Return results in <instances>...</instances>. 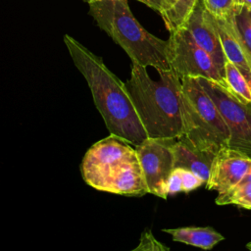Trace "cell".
<instances>
[{
  "mask_svg": "<svg viewBox=\"0 0 251 251\" xmlns=\"http://www.w3.org/2000/svg\"><path fill=\"white\" fill-rule=\"evenodd\" d=\"M64 42L75 66L84 76L94 104L110 134L132 146L141 144L148 135L126 83L107 68L101 57L92 53L73 36L65 34Z\"/></svg>",
  "mask_w": 251,
  "mask_h": 251,
  "instance_id": "1",
  "label": "cell"
},
{
  "mask_svg": "<svg viewBox=\"0 0 251 251\" xmlns=\"http://www.w3.org/2000/svg\"><path fill=\"white\" fill-rule=\"evenodd\" d=\"M158 74L153 80L145 67L132 63L125 83L148 137L178 138L183 134L181 78L172 69Z\"/></svg>",
  "mask_w": 251,
  "mask_h": 251,
  "instance_id": "2",
  "label": "cell"
},
{
  "mask_svg": "<svg viewBox=\"0 0 251 251\" xmlns=\"http://www.w3.org/2000/svg\"><path fill=\"white\" fill-rule=\"evenodd\" d=\"M89 15L115 43L124 49L132 63L157 72L171 70L168 40L161 39L135 19L127 0H100L89 3Z\"/></svg>",
  "mask_w": 251,
  "mask_h": 251,
  "instance_id": "3",
  "label": "cell"
},
{
  "mask_svg": "<svg viewBox=\"0 0 251 251\" xmlns=\"http://www.w3.org/2000/svg\"><path fill=\"white\" fill-rule=\"evenodd\" d=\"M181 113L183 134L180 137L194 147L217 154L228 146V127L197 77H181Z\"/></svg>",
  "mask_w": 251,
  "mask_h": 251,
  "instance_id": "4",
  "label": "cell"
},
{
  "mask_svg": "<svg viewBox=\"0 0 251 251\" xmlns=\"http://www.w3.org/2000/svg\"><path fill=\"white\" fill-rule=\"evenodd\" d=\"M222 114L229 130L228 148L251 159V102L240 101L226 84L197 77Z\"/></svg>",
  "mask_w": 251,
  "mask_h": 251,
  "instance_id": "5",
  "label": "cell"
},
{
  "mask_svg": "<svg viewBox=\"0 0 251 251\" xmlns=\"http://www.w3.org/2000/svg\"><path fill=\"white\" fill-rule=\"evenodd\" d=\"M168 42L171 69L180 78L184 76L206 77L226 84L225 77L212 57L194 41L184 26L170 32Z\"/></svg>",
  "mask_w": 251,
  "mask_h": 251,
  "instance_id": "6",
  "label": "cell"
},
{
  "mask_svg": "<svg viewBox=\"0 0 251 251\" xmlns=\"http://www.w3.org/2000/svg\"><path fill=\"white\" fill-rule=\"evenodd\" d=\"M136 157L135 147L110 134L94 143L85 153L80 165L81 176L89 186L98 189L118 167Z\"/></svg>",
  "mask_w": 251,
  "mask_h": 251,
  "instance_id": "7",
  "label": "cell"
},
{
  "mask_svg": "<svg viewBox=\"0 0 251 251\" xmlns=\"http://www.w3.org/2000/svg\"><path fill=\"white\" fill-rule=\"evenodd\" d=\"M176 138L148 137L134 146L142 168L148 193L166 199L167 182L174 166L173 144Z\"/></svg>",
  "mask_w": 251,
  "mask_h": 251,
  "instance_id": "8",
  "label": "cell"
},
{
  "mask_svg": "<svg viewBox=\"0 0 251 251\" xmlns=\"http://www.w3.org/2000/svg\"><path fill=\"white\" fill-rule=\"evenodd\" d=\"M183 26L194 41L212 57L225 77V65L227 60L222 46L214 16L206 9L203 0H198Z\"/></svg>",
  "mask_w": 251,
  "mask_h": 251,
  "instance_id": "9",
  "label": "cell"
},
{
  "mask_svg": "<svg viewBox=\"0 0 251 251\" xmlns=\"http://www.w3.org/2000/svg\"><path fill=\"white\" fill-rule=\"evenodd\" d=\"M250 168V158L225 147L214 157L206 188L225 193L238 185Z\"/></svg>",
  "mask_w": 251,
  "mask_h": 251,
  "instance_id": "10",
  "label": "cell"
},
{
  "mask_svg": "<svg viewBox=\"0 0 251 251\" xmlns=\"http://www.w3.org/2000/svg\"><path fill=\"white\" fill-rule=\"evenodd\" d=\"M97 190L126 196H142L148 193L138 158L126 161L118 167Z\"/></svg>",
  "mask_w": 251,
  "mask_h": 251,
  "instance_id": "11",
  "label": "cell"
},
{
  "mask_svg": "<svg viewBox=\"0 0 251 251\" xmlns=\"http://www.w3.org/2000/svg\"><path fill=\"white\" fill-rule=\"evenodd\" d=\"M233 17L234 16L229 18L214 17V20L226 60L238 68L251 85V57L240 40Z\"/></svg>",
  "mask_w": 251,
  "mask_h": 251,
  "instance_id": "12",
  "label": "cell"
},
{
  "mask_svg": "<svg viewBox=\"0 0 251 251\" xmlns=\"http://www.w3.org/2000/svg\"><path fill=\"white\" fill-rule=\"evenodd\" d=\"M174 166L189 170L199 176L206 183L209 178L215 153L197 149L182 137H178L173 144Z\"/></svg>",
  "mask_w": 251,
  "mask_h": 251,
  "instance_id": "13",
  "label": "cell"
},
{
  "mask_svg": "<svg viewBox=\"0 0 251 251\" xmlns=\"http://www.w3.org/2000/svg\"><path fill=\"white\" fill-rule=\"evenodd\" d=\"M162 231L172 235L174 241L199 247L205 250L212 249L225 237L211 226H184L164 228Z\"/></svg>",
  "mask_w": 251,
  "mask_h": 251,
  "instance_id": "14",
  "label": "cell"
},
{
  "mask_svg": "<svg viewBox=\"0 0 251 251\" xmlns=\"http://www.w3.org/2000/svg\"><path fill=\"white\" fill-rule=\"evenodd\" d=\"M197 2L198 0H162L160 16L169 32L185 25Z\"/></svg>",
  "mask_w": 251,
  "mask_h": 251,
  "instance_id": "15",
  "label": "cell"
},
{
  "mask_svg": "<svg viewBox=\"0 0 251 251\" xmlns=\"http://www.w3.org/2000/svg\"><path fill=\"white\" fill-rule=\"evenodd\" d=\"M225 80L228 89L240 101L251 102V85L238 68L229 61L225 65Z\"/></svg>",
  "mask_w": 251,
  "mask_h": 251,
  "instance_id": "16",
  "label": "cell"
},
{
  "mask_svg": "<svg viewBox=\"0 0 251 251\" xmlns=\"http://www.w3.org/2000/svg\"><path fill=\"white\" fill-rule=\"evenodd\" d=\"M215 202L217 205H235L251 210V182L239 183L232 189L218 194Z\"/></svg>",
  "mask_w": 251,
  "mask_h": 251,
  "instance_id": "17",
  "label": "cell"
},
{
  "mask_svg": "<svg viewBox=\"0 0 251 251\" xmlns=\"http://www.w3.org/2000/svg\"><path fill=\"white\" fill-rule=\"evenodd\" d=\"M233 21L240 40L251 57V13L247 9L241 8L235 13Z\"/></svg>",
  "mask_w": 251,
  "mask_h": 251,
  "instance_id": "18",
  "label": "cell"
},
{
  "mask_svg": "<svg viewBox=\"0 0 251 251\" xmlns=\"http://www.w3.org/2000/svg\"><path fill=\"white\" fill-rule=\"evenodd\" d=\"M206 9L216 18H229L241 9L237 0H203Z\"/></svg>",
  "mask_w": 251,
  "mask_h": 251,
  "instance_id": "19",
  "label": "cell"
},
{
  "mask_svg": "<svg viewBox=\"0 0 251 251\" xmlns=\"http://www.w3.org/2000/svg\"><path fill=\"white\" fill-rule=\"evenodd\" d=\"M178 170L180 172V176L182 178L183 192L188 193L192 190L197 189L203 183H205V181L199 176L194 174L193 172L186 170V169H182V168H178Z\"/></svg>",
  "mask_w": 251,
  "mask_h": 251,
  "instance_id": "20",
  "label": "cell"
},
{
  "mask_svg": "<svg viewBox=\"0 0 251 251\" xmlns=\"http://www.w3.org/2000/svg\"><path fill=\"white\" fill-rule=\"evenodd\" d=\"M136 250H154V251H164V250H170L169 247L163 245L161 242H159L152 234L151 230H146L142 233L140 237V242L137 247L133 249Z\"/></svg>",
  "mask_w": 251,
  "mask_h": 251,
  "instance_id": "21",
  "label": "cell"
},
{
  "mask_svg": "<svg viewBox=\"0 0 251 251\" xmlns=\"http://www.w3.org/2000/svg\"><path fill=\"white\" fill-rule=\"evenodd\" d=\"M178 192H183L182 178H181L178 168H175L171 176H169V179L167 182V194L169 196V195H175Z\"/></svg>",
  "mask_w": 251,
  "mask_h": 251,
  "instance_id": "22",
  "label": "cell"
},
{
  "mask_svg": "<svg viewBox=\"0 0 251 251\" xmlns=\"http://www.w3.org/2000/svg\"><path fill=\"white\" fill-rule=\"evenodd\" d=\"M136 1L141 2L142 4L153 9L154 11L158 12L159 14L162 10V0H136Z\"/></svg>",
  "mask_w": 251,
  "mask_h": 251,
  "instance_id": "23",
  "label": "cell"
},
{
  "mask_svg": "<svg viewBox=\"0 0 251 251\" xmlns=\"http://www.w3.org/2000/svg\"><path fill=\"white\" fill-rule=\"evenodd\" d=\"M237 4L239 7L245 8L251 13V0H237Z\"/></svg>",
  "mask_w": 251,
  "mask_h": 251,
  "instance_id": "24",
  "label": "cell"
},
{
  "mask_svg": "<svg viewBox=\"0 0 251 251\" xmlns=\"http://www.w3.org/2000/svg\"><path fill=\"white\" fill-rule=\"evenodd\" d=\"M245 182H251V168L249 169L248 173L245 175L243 179L240 181V183H245Z\"/></svg>",
  "mask_w": 251,
  "mask_h": 251,
  "instance_id": "25",
  "label": "cell"
},
{
  "mask_svg": "<svg viewBox=\"0 0 251 251\" xmlns=\"http://www.w3.org/2000/svg\"><path fill=\"white\" fill-rule=\"evenodd\" d=\"M84 2H86L87 4H89V3H92V2H95V1H100V0H83Z\"/></svg>",
  "mask_w": 251,
  "mask_h": 251,
  "instance_id": "26",
  "label": "cell"
},
{
  "mask_svg": "<svg viewBox=\"0 0 251 251\" xmlns=\"http://www.w3.org/2000/svg\"><path fill=\"white\" fill-rule=\"evenodd\" d=\"M246 248H247V249H249V250H251V241H250V242H248V243L246 244Z\"/></svg>",
  "mask_w": 251,
  "mask_h": 251,
  "instance_id": "27",
  "label": "cell"
}]
</instances>
